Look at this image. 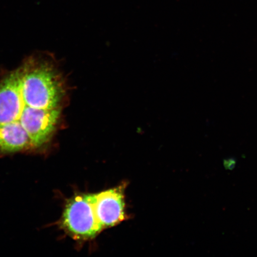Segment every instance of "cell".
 I'll use <instances>...</instances> for the list:
<instances>
[{"label":"cell","mask_w":257,"mask_h":257,"mask_svg":"<svg viewBox=\"0 0 257 257\" xmlns=\"http://www.w3.org/2000/svg\"><path fill=\"white\" fill-rule=\"evenodd\" d=\"M124 185L94 194L96 218L102 230L125 219Z\"/></svg>","instance_id":"obj_3"},{"label":"cell","mask_w":257,"mask_h":257,"mask_svg":"<svg viewBox=\"0 0 257 257\" xmlns=\"http://www.w3.org/2000/svg\"><path fill=\"white\" fill-rule=\"evenodd\" d=\"M67 97L52 64L30 58L0 80V127L30 138L40 148L53 137Z\"/></svg>","instance_id":"obj_1"},{"label":"cell","mask_w":257,"mask_h":257,"mask_svg":"<svg viewBox=\"0 0 257 257\" xmlns=\"http://www.w3.org/2000/svg\"><path fill=\"white\" fill-rule=\"evenodd\" d=\"M63 227L76 239L94 238L102 229L96 218L94 194L74 196L67 202L63 214Z\"/></svg>","instance_id":"obj_2"}]
</instances>
